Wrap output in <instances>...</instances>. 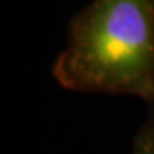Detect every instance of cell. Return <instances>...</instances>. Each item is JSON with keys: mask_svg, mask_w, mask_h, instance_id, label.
Masks as SVG:
<instances>
[{"mask_svg": "<svg viewBox=\"0 0 154 154\" xmlns=\"http://www.w3.org/2000/svg\"><path fill=\"white\" fill-rule=\"evenodd\" d=\"M51 73L66 90L154 103V0H93L72 19Z\"/></svg>", "mask_w": 154, "mask_h": 154, "instance_id": "cell-1", "label": "cell"}, {"mask_svg": "<svg viewBox=\"0 0 154 154\" xmlns=\"http://www.w3.org/2000/svg\"><path fill=\"white\" fill-rule=\"evenodd\" d=\"M133 154H154V131L144 126L134 143Z\"/></svg>", "mask_w": 154, "mask_h": 154, "instance_id": "cell-2", "label": "cell"}, {"mask_svg": "<svg viewBox=\"0 0 154 154\" xmlns=\"http://www.w3.org/2000/svg\"><path fill=\"white\" fill-rule=\"evenodd\" d=\"M151 106H153V107H151V116H150L149 121H147V123H146L144 126L149 127L151 131H154V103H151Z\"/></svg>", "mask_w": 154, "mask_h": 154, "instance_id": "cell-3", "label": "cell"}]
</instances>
